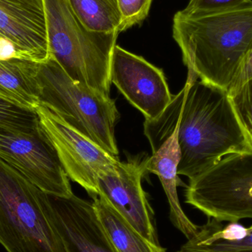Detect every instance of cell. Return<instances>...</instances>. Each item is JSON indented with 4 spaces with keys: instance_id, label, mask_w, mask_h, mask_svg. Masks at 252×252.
<instances>
[{
    "instance_id": "6da1fadb",
    "label": "cell",
    "mask_w": 252,
    "mask_h": 252,
    "mask_svg": "<svg viewBox=\"0 0 252 252\" xmlns=\"http://www.w3.org/2000/svg\"><path fill=\"white\" fill-rule=\"evenodd\" d=\"M174 129L181 154L178 175L189 180L226 156L252 151L227 91L201 80H187L158 118L145 120L144 133L152 153Z\"/></svg>"
},
{
    "instance_id": "7a4b0ae2",
    "label": "cell",
    "mask_w": 252,
    "mask_h": 252,
    "mask_svg": "<svg viewBox=\"0 0 252 252\" xmlns=\"http://www.w3.org/2000/svg\"><path fill=\"white\" fill-rule=\"evenodd\" d=\"M173 36L188 69V81L227 91L252 45V3L199 16L177 12Z\"/></svg>"
},
{
    "instance_id": "3957f363",
    "label": "cell",
    "mask_w": 252,
    "mask_h": 252,
    "mask_svg": "<svg viewBox=\"0 0 252 252\" xmlns=\"http://www.w3.org/2000/svg\"><path fill=\"white\" fill-rule=\"evenodd\" d=\"M50 56L77 84L110 97V67L118 33L89 31L66 0H44Z\"/></svg>"
},
{
    "instance_id": "277c9868",
    "label": "cell",
    "mask_w": 252,
    "mask_h": 252,
    "mask_svg": "<svg viewBox=\"0 0 252 252\" xmlns=\"http://www.w3.org/2000/svg\"><path fill=\"white\" fill-rule=\"evenodd\" d=\"M36 79L40 104L118 157L115 129L120 114L113 99L75 83L52 56L38 63Z\"/></svg>"
},
{
    "instance_id": "5b68a950",
    "label": "cell",
    "mask_w": 252,
    "mask_h": 252,
    "mask_svg": "<svg viewBox=\"0 0 252 252\" xmlns=\"http://www.w3.org/2000/svg\"><path fill=\"white\" fill-rule=\"evenodd\" d=\"M43 192L0 159V244L7 252H66L44 211Z\"/></svg>"
},
{
    "instance_id": "8992f818",
    "label": "cell",
    "mask_w": 252,
    "mask_h": 252,
    "mask_svg": "<svg viewBox=\"0 0 252 252\" xmlns=\"http://www.w3.org/2000/svg\"><path fill=\"white\" fill-rule=\"evenodd\" d=\"M187 204L220 223L252 219V151L223 157L189 180Z\"/></svg>"
},
{
    "instance_id": "52a82bcc",
    "label": "cell",
    "mask_w": 252,
    "mask_h": 252,
    "mask_svg": "<svg viewBox=\"0 0 252 252\" xmlns=\"http://www.w3.org/2000/svg\"><path fill=\"white\" fill-rule=\"evenodd\" d=\"M40 124L57 151L69 179L92 197L98 195L97 181L108 173H118L121 161L95 142L40 104L35 109Z\"/></svg>"
},
{
    "instance_id": "ba28073f",
    "label": "cell",
    "mask_w": 252,
    "mask_h": 252,
    "mask_svg": "<svg viewBox=\"0 0 252 252\" xmlns=\"http://www.w3.org/2000/svg\"><path fill=\"white\" fill-rule=\"evenodd\" d=\"M0 159L50 195H73L69 179L42 127L31 133L0 130Z\"/></svg>"
},
{
    "instance_id": "9c48e42d",
    "label": "cell",
    "mask_w": 252,
    "mask_h": 252,
    "mask_svg": "<svg viewBox=\"0 0 252 252\" xmlns=\"http://www.w3.org/2000/svg\"><path fill=\"white\" fill-rule=\"evenodd\" d=\"M110 79L148 121L158 118L173 98L162 69L118 45L112 53Z\"/></svg>"
},
{
    "instance_id": "30bf717a",
    "label": "cell",
    "mask_w": 252,
    "mask_h": 252,
    "mask_svg": "<svg viewBox=\"0 0 252 252\" xmlns=\"http://www.w3.org/2000/svg\"><path fill=\"white\" fill-rule=\"evenodd\" d=\"M42 204L66 252H117L93 203L75 194L60 197L43 192Z\"/></svg>"
},
{
    "instance_id": "8fae6325",
    "label": "cell",
    "mask_w": 252,
    "mask_h": 252,
    "mask_svg": "<svg viewBox=\"0 0 252 252\" xmlns=\"http://www.w3.org/2000/svg\"><path fill=\"white\" fill-rule=\"evenodd\" d=\"M147 158H136L121 162L118 173H108L97 181L98 195L151 242L159 244L155 226V215L142 186Z\"/></svg>"
},
{
    "instance_id": "7c38bea8",
    "label": "cell",
    "mask_w": 252,
    "mask_h": 252,
    "mask_svg": "<svg viewBox=\"0 0 252 252\" xmlns=\"http://www.w3.org/2000/svg\"><path fill=\"white\" fill-rule=\"evenodd\" d=\"M0 35L22 59L37 63L50 58L44 0H0Z\"/></svg>"
},
{
    "instance_id": "4fadbf2b",
    "label": "cell",
    "mask_w": 252,
    "mask_h": 252,
    "mask_svg": "<svg viewBox=\"0 0 252 252\" xmlns=\"http://www.w3.org/2000/svg\"><path fill=\"white\" fill-rule=\"evenodd\" d=\"M180 158L177 131L174 129L173 134L147 158L146 170L159 179L170 205V220L188 240L197 233L200 226L195 224L187 216L178 196V166Z\"/></svg>"
},
{
    "instance_id": "5bb4252c",
    "label": "cell",
    "mask_w": 252,
    "mask_h": 252,
    "mask_svg": "<svg viewBox=\"0 0 252 252\" xmlns=\"http://www.w3.org/2000/svg\"><path fill=\"white\" fill-rule=\"evenodd\" d=\"M37 65L27 59L0 60V98L35 111L40 105Z\"/></svg>"
},
{
    "instance_id": "9a60e30c",
    "label": "cell",
    "mask_w": 252,
    "mask_h": 252,
    "mask_svg": "<svg viewBox=\"0 0 252 252\" xmlns=\"http://www.w3.org/2000/svg\"><path fill=\"white\" fill-rule=\"evenodd\" d=\"M99 220L117 252H166L144 238L102 195L93 196Z\"/></svg>"
},
{
    "instance_id": "2e32d148",
    "label": "cell",
    "mask_w": 252,
    "mask_h": 252,
    "mask_svg": "<svg viewBox=\"0 0 252 252\" xmlns=\"http://www.w3.org/2000/svg\"><path fill=\"white\" fill-rule=\"evenodd\" d=\"M78 20L93 32L119 34L122 14L118 0H66Z\"/></svg>"
},
{
    "instance_id": "e0dca14e",
    "label": "cell",
    "mask_w": 252,
    "mask_h": 252,
    "mask_svg": "<svg viewBox=\"0 0 252 252\" xmlns=\"http://www.w3.org/2000/svg\"><path fill=\"white\" fill-rule=\"evenodd\" d=\"M41 127L35 111L0 98V130L31 133Z\"/></svg>"
},
{
    "instance_id": "ac0fdd59",
    "label": "cell",
    "mask_w": 252,
    "mask_h": 252,
    "mask_svg": "<svg viewBox=\"0 0 252 252\" xmlns=\"http://www.w3.org/2000/svg\"><path fill=\"white\" fill-rule=\"evenodd\" d=\"M179 252H252V232L244 239L229 241L213 239L199 227Z\"/></svg>"
},
{
    "instance_id": "d6986e66",
    "label": "cell",
    "mask_w": 252,
    "mask_h": 252,
    "mask_svg": "<svg viewBox=\"0 0 252 252\" xmlns=\"http://www.w3.org/2000/svg\"><path fill=\"white\" fill-rule=\"evenodd\" d=\"M229 97L238 121L252 145V78Z\"/></svg>"
},
{
    "instance_id": "ffe728a7",
    "label": "cell",
    "mask_w": 252,
    "mask_h": 252,
    "mask_svg": "<svg viewBox=\"0 0 252 252\" xmlns=\"http://www.w3.org/2000/svg\"><path fill=\"white\" fill-rule=\"evenodd\" d=\"M252 3V0H189L180 13L185 16H199L238 8Z\"/></svg>"
},
{
    "instance_id": "44dd1931",
    "label": "cell",
    "mask_w": 252,
    "mask_h": 252,
    "mask_svg": "<svg viewBox=\"0 0 252 252\" xmlns=\"http://www.w3.org/2000/svg\"><path fill=\"white\" fill-rule=\"evenodd\" d=\"M153 0H118L121 14V32L143 22L149 13Z\"/></svg>"
},
{
    "instance_id": "7402d4cb",
    "label": "cell",
    "mask_w": 252,
    "mask_h": 252,
    "mask_svg": "<svg viewBox=\"0 0 252 252\" xmlns=\"http://www.w3.org/2000/svg\"><path fill=\"white\" fill-rule=\"evenodd\" d=\"M252 78V45L246 55L233 82L228 89L229 96L236 93L247 81Z\"/></svg>"
},
{
    "instance_id": "603a6c76",
    "label": "cell",
    "mask_w": 252,
    "mask_h": 252,
    "mask_svg": "<svg viewBox=\"0 0 252 252\" xmlns=\"http://www.w3.org/2000/svg\"><path fill=\"white\" fill-rule=\"evenodd\" d=\"M13 59H23L13 42L0 36V60L7 61Z\"/></svg>"
},
{
    "instance_id": "cb8c5ba5",
    "label": "cell",
    "mask_w": 252,
    "mask_h": 252,
    "mask_svg": "<svg viewBox=\"0 0 252 252\" xmlns=\"http://www.w3.org/2000/svg\"></svg>"
}]
</instances>
